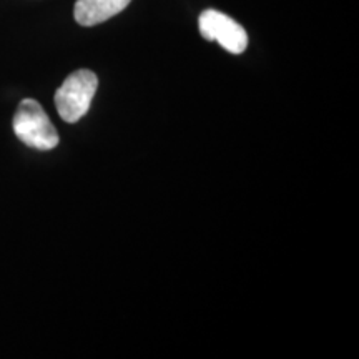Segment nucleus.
<instances>
[{
    "mask_svg": "<svg viewBox=\"0 0 359 359\" xmlns=\"http://www.w3.org/2000/svg\"><path fill=\"white\" fill-rule=\"evenodd\" d=\"M13 132L22 143L35 150H53L60 142L48 115L34 98H25L20 102L13 116Z\"/></svg>",
    "mask_w": 359,
    "mask_h": 359,
    "instance_id": "nucleus-1",
    "label": "nucleus"
},
{
    "mask_svg": "<svg viewBox=\"0 0 359 359\" xmlns=\"http://www.w3.org/2000/svg\"><path fill=\"white\" fill-rule=\"evenodd\" d=\"M132 0H77L74 7V17L77 24L93 27L110 20L130 6Z\"/></svg>",
    "mask_w": 359,
    "mask_h": 359,
    "instance_id": "nucleus-4",
    "label": "nucleus"
},
{
    "mask_svg": "<svg viewBox=\"0 0 359 359\" xmlns=\"http://www.w3.org/2000/svg\"><path fill=\"white\" fill-rule=\"evenodd\" d=\"M198 27L203 39L210 40V42H218L224 50L235 53V55L243 53L248 47L246 30L226 13L208 8V11L201 12Z\"/></svg>",
    "mask_w": 359,
    "mask_h": 359,
    "instance_id": "nucleus-3",
    "label": "nucleus"
},
{
    "mask_svg": "<svg viewBox=\"0 0 359 359\" xmlns=\"http://www.w3.org/2000/svg\"><path fill=\"white\" fill-rule=\"evenodd\" d=\"M98 79L92 70H77L70 74L55 93V107L62 120L77 123L87 114L95 97Z\"/></svg>",
    "mask_w": 359,
    "mask_h": 359,
    "instance_id": "nucleus-2",
    "label": "nucleus"
}]
</instances>
